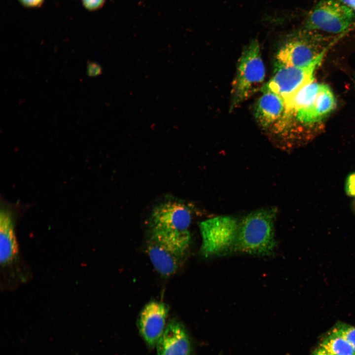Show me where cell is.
I'll return each mask as SVG.
<instances>
[{
	"label": "cell",
	"mask_w": 355,
	"mask_h": 355,
	"mask_svg": "<svg viewBox=\"0 0 355 355\" xmlns=\"http://www.w3.org/2000/svg\"><path fill=\"white\" fill-rule=\"evenodd\" d=\"M191 212L185 203L170 200L153 210L150 217V235L186 252L191 242L189 227Z\"/></svg>",
	"instance_id": "obj_1"
},
{
	"label": "cell",
	"mask_w": 355,
	"mask_h": 355,
	"mask_svg": "<svg viewBox=\"0 0 355 355\" xmlns=\"http://www.w3.org/2000/svg\"><path fill=\"white\" fill-rule=\"evenodd\" d=\"M277 209L267 207L252 212L239 222L233 252L266 256L276 248L274 223Z\"/></svg>",
	"instance_id": "obj_2"
},
{
	"label": "cell",
	"mask_w": 355,
	"mask_h": 355,
	"mask_svg": "<svg viewBox=\"0 0 355 355\" xmlns=\"http://www.w3.org/2000/svg\"><path fill=\"white\" fill-rule=\"evenodd\" d=\"M265 76L259 43L257 39H253L245 46L237 63L231 91L230 110L261 90Z\"/></svg>",
	"instance_id": "obj_3"
},
{
	"label": "cell",
	"mask_w": 355,
	"mask_h": 355,
	"mask_svg": "<svg viewBox=\"0 0 355 355\" xmlns=\"http://www.w3.org/2000/svg\"><path fill=\"white\" fill-rule=\"evenodd\" d=\"M239 222L230 216H219L201 222L202 242L201 253L205 256L220 255L233 252Z\"/></svg>",
	"instance_id": "obj_4"
},
{
	"label": "cell",
	"mask_w": 355,
	"mask_h": 355,
	"mask_svg": "<svg viewBox=\"0 0 355 355\" xmlns=\"http://www.w3.org/2000/svg\"><path fill=\"white\" fill-rule=\"evenodd\" d=\"M355 11L338 0H321L309 14L306 20L310 30L339 34L354 22Z\"/></svg>",
	"instance_id": "obj_5"
},
{
	"label": "cell",
	"mask_w": 355,
	"mask_h": 355,
	"mask_svg": "<svg viewBox=\"0 0 355 355\" xmlns=\"http://www.w3.org/2000/svg\"><path fill=\"white\" fill-rule=\"evenodd\" d=\"M327 50L324 48L313 63L305 68H297L276 63L273 76L263 87L277 93L284 100L305 84L315 80L314 74Z\"/></svg>",
	"instance_id": "obj_6"
},
{
	"label": "cell",
	"mask_w": 355,
	"mask_h": 355,
	"mask_svg": "<svg viewBox=\"0 0 355 355\" xmlns=\"http://www.w3.org/2000/svg\"><path fill=\"white\" fill-rule=\"evenodd\" d=\"M168 308L162 302L151 301L141 312L138 320L140 334L151 348L154 347L166 328Z\"/></svg>",
	"instance_id": "obj_7"
},
{
	"label": "cell",
	"mask_w": 355,
	"mask_h": 355,
	"mask_svg": "<svg viewBox=\"0 0 355 355\" xmlns=\"http://www.w3.org/2000/svg\"><path fill=\"white\" fill-rule=\"evenodd\" d=\"M147 252L155 269L166 277L177 272L186 253L151 235L147 245Z\"/></svg>",
	"instance_id": "obj_8"
},
{
	"label": "cell",
	"mask_w": 355,
	"mask_h": 355,
	"mask_svg": "<svg viewBox=\"0 0 355 355\" xmlns=\"http://www.w3.org/2000/svg\"><path fill=\"white\" fill-rule=\"evenodd\" d=\"M321 51L316 52L307 40L302 37H294L286 41L279 49L276 54V63L305 68L313 63Z\"/></svg>",
	"instance_id": "obj_9"
},
{
	"label": "cell",
	"mask_w": 355,
	"mask_h": 355,
	"mask_svg": "<svg viewBox=\"0 0 355 355\" xmlns=\"http://www.w3.org/2000/svg\"><path fill=\"white\" fill-rule=\"evenodd\" d=\"M254 110L255 118L260 127L270 130L283 117L285 110L284 99L271 90L263 87Z\"/></svg>",
	"instance_id": "obj_10"
},
{
	"label": "cell",
	"mask_w": 355,
	"mask_h": 355,
	"mask_svg": "<svg viewBox=\"0 0 355 355\" xmlns=\"http://www.w3.org/2000/svg\"><path fill=\"white\" fill-rule=\"evenodd\" d=\"M157 355H191L188 334L179 322L173 320L166 326L157 344Z\"/></svg>",
	"instance_id": "obj_11"
},
{
	"label": "cell",
	"mask_w": 355,
	"mask_h": 355,
	"mask_svg": "<svg viewBox=\"0 0 355 355\" xmlns=\"http://www.w3.org/2000/svg\"><path fill=\"white\" fill-rule=\"evenodd\" d=\"M0 261L1 265L10 263L18 252L11 212L1 209L0 213Z\"/></svg>",
	"instance_id": "obj_12"
},
{
	"label": "cell",
	"mask_w": 355,
	"mask_h": 355,
	"mask_svg": "<svg viewBox=\"0 0 355 355\" xmlns=\"http://www.w3.org/2000/svg\"><path fill=\"white\" fill-rule=\"evenodd\" d=\"M321 84L314 80L309 82L285 99V110L283 117L290 116L310 105L318 94Z\"/></svg>",
	"instance_id": "obj_13"
},
{
	"label": "cell",
	"mask_w": 355,
	"mask_h": 355,
	"mask_svg": "<svg viewBox=\"0 0 355 355\" xmlns=\"http://www.w3.org/2000/svg\"><path fill=\"white\" fill-rule=\"evenodd\" d=\"M320 347L332 355H355L351 345L333 328L331 333L323 340Z\"/></svg>",
	"instance_id": "obj_14"
},
{
	"label": "cell",
	"mask_w": 355,
	"mask_h": 355,
	"mask_svg": "<svg viewBox=\"0 0 355 355\" xmlns=\"http://www.w3.org/2000/svg\"><path fill=\"white\" fill-rule=\"evenodd\" d=\"M351 345L355 353V326L346 323H337L333 328Z\"/></svg>",
	"instance_id": "obj_15"
},
{
	"label": "cell",
	"mask_w": 355,
	"mask_h": 355,
	"mask_svg": "<svg viewBox=\"0 0 355 355\" xmlns=\"http://www.w3.org/2000/svg\"><path fill=\"white\" fill-rule=\"evenodd\" d=\"M86 74L90 77L99 76L103 73V68L101 65L96 62L88 60L87 62Z\"/></svg>",
	"instance_id": "obj_16"
},
{
	"label": "cell",
	"mask_w": 355,
	"mask_h": 355,
	"mask_svg": "<svg viewBox=\"0 0 355 355\" xmlns=\"http://www.w3.org/2000/svg\"><path fill=\"white\" fill-rule=\"evenodd\" d=\"M106 0H82L83 6L87 10L94 11L101 8Z\"/></svg>",
	"instance_id": "obj_17"
},
{
	"label": "cell",
	"mask_w": 355,
	"mask_h": 355,
	"mask_svg": "<svg viewBox=\"0 0 355 355\" xmlns=\"http://www.w3.org/2000/svg\"><path fill=\"white\" fill-rule=\"evenodd\" d=\"M20 2L24 6L29 8H35L39 7L44 2V0H19Z\"/></svg>",
	"instance_id": "obj_18"
},
{
	"label": "cell",
	"mask_w": 355,
	"mask_h": 355,
	"mask_svg": "<svg viewBox=\"0 0 355 355\" xmlns=\"http://www.w3.org/2000/svg\"><path fill=\"white\" fill-rule=\"evenodd\" d=\"M348 185L350 193L355 197V174L350 177Z\"/></svg>",
	"instance_id": "obj_19"
},
{
	"label": "cell",
	"mask_w": 355,
	"mask_h": 355,
	"mask_svg": "<svg viewBox=\"0 0 355 355\" xmlns=\"http://www.w3.org/2000/svg\"><path fill=\"white\" fill-rule=\"evenodd\" d=\"M355 11V0H338Z\"/></svg>",
	"instance_id": "obj_20"
},
{
	"label": "cell",
	"mask_w": 355,
	"mask_h": 355,
	"mask_svg": "<svg viewBox=\"0 0 355 355\" xmlns=\"http://www.w3.org/2000/svg\"><path fill=\"white\" fill-rule=\"evenodd\" d=\"M313 355H332L328 352L321 347L316 350Z\"/></svg>",
	"instance_id": "obj_21"
}]
</instances>
